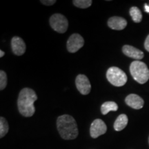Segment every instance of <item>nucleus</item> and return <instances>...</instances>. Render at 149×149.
<instances>
[{
	"instance_id": "19",
	"label": "nucleus",
	"mask_w": 149,
	"mask_h": 149,
	"mask_svg": "<svg viewBox=\"0 0 149 149\" xmlns=\"http://www.w3.org/2000/svg\"><path fill=\"white\" fill-rule=\"evenodd\" d=\"M41 3L46 6H52L56 3V1L55 0H42L41 1Z\"/></svg>"
},
{
	"instance_id": "2",
	"label": "nucleus",
	"mask_w": 149,
	"mask_h": 149,
	"mask_svg": "<svg viewBox=\"0 0 149 149\" xmlns=\"http://www.w3.org/2000/svg\"><path fill=\"white\" fill-rule=\"evenodd\" d=\"M57 127L61 138L66 140H71L77 138L78 128L76 121L69 115H63L57 120Z\"/></svg>"
},
{
	"instance_id": "17",
	"label": "nucleus",
	"mask_w": 149,
	"mask_h": 149,
	"mask_svg": "<svg viewBox=\"0 0 149 149\" xmlns=\"http://www.w3.org/2000/svg\"><path fill=\"white\" fill-rule=\"evenodd\" d=\"M93 1L91 0H74L72 1L75 6L80 8H87L90 7Z\"/></svg>"
},
{
	"instance_id": "15",
	"label": "nucleus",
	"mask_w": 149,
	"mask_h": 149,
	"mask_svg": "<svg viewBox=\"0 0 149 149\" xmlns=\"http://www.w3.org/2000/svg\"><path fill=\"white\" fill-rule=\"evenodd\" d=\"M130 15L131 16L132 19L135 23H139L142 19V14L141 10L137 7L133 6L130 9Z\"/></svg>"
},
{
	"instance_id": "12",
	"label": "nucleus",
	"mask_w": 149,
	"mask_h": 149,
	"mask_svg": "<svg viewBox=\"0 0 149 149\" xmlns=\"http://www.w3.org/2000/svg\"><path fill=\"white\" fill-rule=\"evenodd\" d=\"M122 51L123 53L127 57L137 59L138 61L142 59L144 56L142 51L130 45H125L123 46Z\"/></svg>"
},
{
	"instance_id": "20",
	"label": "nucleus",
	"mask_w": 149,
	"mask_h": 149,
	"mask_svg": "<svg viewBox=\"0 0 149 149\" xmlns=\"http://www.w3.org/2000/svg\"><path fill=\"white\" fill-rule=\"evenodd\" d=\"M144 48L147 51L149 52V35L147 36L144 42Z\"/></svg>"
},
{
	"instance_id": "9",
	"label": "nucleus",
	"mask_w": 149,
	"mask_h": 149,
	"mask_svg": "<svg viewBox=\"0 0 149 149\" xmlns=\"http://www.w3.org/2000/svg\"><path fill=\"white\" fill-rule=\"evenodd\" d=\"M11 47L15 55L21 56L26 51V44L21 37L15 36L11 40Z\"/></svg>"
},
{
	"instance_id": "6",
	"label": "nucleus",
	"mask_w": 149,
	"mask_h": 149,
	"mask_svg": "<svg viewBox=\"0 0 149 149\" xmlns=\"http://www.w3.org/2000/svg\"><path fill=\"white\" fill-rule=\"evenodd\" d=\"M84 44V40L79 34L74 33L70 35L67 42V49L70 53H74L79 51Z\"/></svg>"
},
{
	"instance_id": "13",
	"label": "nucleus",
	"mask_w": 149,
	"mask_h": 149,
	"mask_svg": "<svg viewBox=\"0 0 149 149\" xmlns=\"http://www.w3.org/2000/svg\"><path fill=\"white\" fill-rule=\"evenodd\" d=\"M128 119L127 115L122 114L119 115L114 123V128L116 131H121L127 126Z\"/></svg>"
},
{
	"instance_id": "11",
	"label": "nucleus",
	"mask_w": 149,
	"mask_h": 149,
	"mask_svg": "<svg viewBox=\"0 0 149 149\" xmlns=\"http://www.w3.org/2000/svg\"><path fill=\"white\" fill-rule=\"evenodd\" d=\"M108 26L111 29L116 31H122L127 26V22L124 18L121 17H112L108 21Z\"/></svg>"
},
{
	"instance_id": "4",
	"label": "nucleus",
	"mask_w": 149,
	"mask_h": 149,
	"mask_svg": "<svg viewBox=\"0 0 149 149\" xmlns=\"http://www.w3.org/2000/svg\"><path fill=\"white\" fill-rule=\"evenodd\" d=\"M107 78L112 85L117 87L122 86L127 81V76L125 72L115 66L111 67L108 69Z\"/></svg>"
},
{
	"instance_id": "1",
	"label": "nucleus",
	"mask_w": 149,
	"mask_h": 149,
	"mask_svg": "<svg viewBox=\"0 0 149 149\" xmlns=\"http://www.w3.org/2000/svg\"><path fill=\"white\" fill-rule=\"evenodd\" d=\"M37 100L36 93L33 89L23 88L19 94L17 100L18 110L24 117H32L35 112L34 103Z\"/></svg>"
},
{
	"instance_id": "21",
	"label": "nucleus",
	"mask_w": 149,
	"mask_h": 149,
	"mask_svg": "<svg viewBox=\"0 0 149 149\" xmlns=\"http://www.w3.org/2000/svg\"><path fill=\"white\" fill-rule=\"evenodd\" d=\"M144 10L145 12L148 13H149V5L148 4H144Z\"/></svg>"
},
{
	"instance_id": "5",
	"label": "nucleus",
	"mask_w": 149,
	"mask_h": 149,
	"mask_svg": "<svg viewBox=\"0 0 149 149\" xmlns=\"http://www.w3.org/2000/svg\"><path fill=\"white\" fill-rule=\"evenodd\" d=\"M50 24L54 31L59 33L66 32L68 27V22L66 17L59 13L53 15L50 18Z\"/></svg>"
},
{
	"instance_id": "8",
	"label": "nucleus",
	"mask_w": 149,
	"mask_h": 149,
	"mask_svg": "<svg viewBox=\"0 0 149 149\" xmlns=\"http://www.w3.org/2000/svg\"><path fill=\"white\" fill-rule=\"evenodd\" d=\"M75 84L77 90L81 94L86 95L91 92V83L88 77L84 74H78L75 79Z\"/></svg>"
},
{
	"instance_id": "18",
	"label": "nucleus",
	"mask_w": 149,
	"mask_h": 149,
	"mask_svg": "<svg viewBox=\"0 0 149 149\" xmlns=\"http://www.w3.org/2000/svg\"><path fill=\"white\" fill-rule=\"evenodd\" d=\"M8 79H7V74L3 70L0 71V90L3 91L7 86Z\"/></svg>"
},
{
	"instance_id": "3",
	"label": "nucleus",
	"mask_w": 149,
	"mask_h": 149,
	"mask_svg": "<svg viewBox=\"0 0 149 149\" xmlns=\"http://www.w3.org/2000/svg\"><path fill=\"white\" fill-rule=\"evenodd\" d=\"M130 72L133 79L139 84H143L149 79V70L144 62L136 60L131 63Z\"/></svg>"
},
{
	"instance_id": "10",
	"label": "nucleus",
	"mask_w": 149,
	"mask_h": 149,
	"mask_svg": "<svg viewBox=\"0 0 149 149\" xmlns=\"http://www.w3.org/2000/svg\"><path fill=\"white\" fill-rule=\"evenodd\" d=\"M125 102L128 107L134 109H141L144 107V100L135 94H130L125 99Z\"/></svg>"
},
{
	"instance_id": "7",
	"label": "nucleus",
	"mask_w": 149,
	"mask_h": 149,
	"mask_svg": "<svg viewBox=\"0 0 149 149\" xmlns=\"http://www.w3.org/2000/svg\"><path fill=\"white\" fill-rule=\"evenodd\" d=\"M107 130L105 122L100 119H96L92 122L90 128V134L93 138H97L100 135H104Z\"/></svg>"
},
{
	"instance_id": "23",
	"label": "nucleus",
	"mask_w": 149,
	"mask_h": 149,
	"mask_svg": "<svg viewBox=\"0 0 149 149\" xmlns=\"http://www.w3.org/2000/svg\"><path fill=\"white\" fill-rule=\"evenodd\" d=\"M148 143H149V137H148Z\"/></svg>"
},
{
	"instance_id": "14",
	"label": "nucleus",
	"mask_w": 149,
	"mask_h": 149,
	"mask_svg": "<svg viewBox=\"0 0 149 149\" xmlns=\"http://www.w3.org/2000/svg\"><path fill=\"white\" fill-rule=\"evenodd\" d=\"M118 106L114 102H106L101 107V112L103 115H107L110 111H117Z\"/></svg>"
},
{
	"instance_id": "16",
	"label": "nucleus",
	"mask_w": 149,
	"mask_h": 149,
	"mask_svg": "<svg viewBox=\"0 0 149 149\" xmlns=\"http://www.w3.org/2000/svg\"><path fill=\"white\" fill-rule=\"evenodd\" d=\"M9 130L8 123L4 117H0V137L2 138L8 133Z\"/></svg>"
},
{
	"instance_id": "22",
	"label": "nucleus",
	"mask_w": 149,
	"mask_h": 149,
	"mask_svg": "<svg viewBox=\"0 0 149 149\" xmlns=\"http://www.w3.org/2000/svg\"><path fill=\"white\" fill-rule=\"evenodd\" d=\"M4 54H5V53L4 52H3V51H0V57H2L3 55H4Z\"/></svg>"
}]
</instances>
